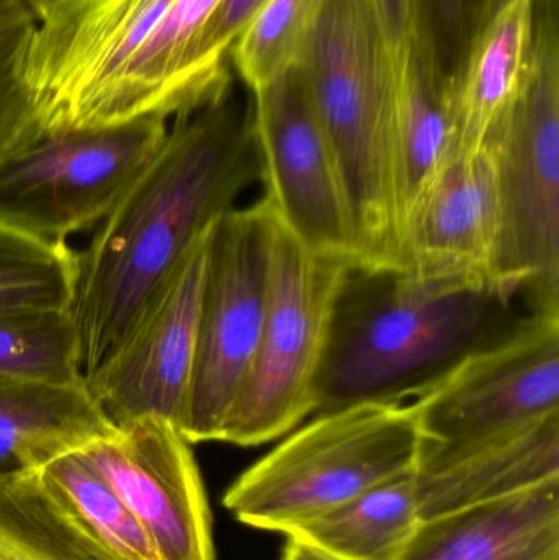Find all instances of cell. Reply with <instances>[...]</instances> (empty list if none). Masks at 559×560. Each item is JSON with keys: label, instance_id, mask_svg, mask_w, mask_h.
Here are the masks:
<instances>
[{"label": "cell", "instance_id": "cell-1", "mask_svg": "<svg viewBox=\"0 0 559 560\" xmlns=\"http://www.w3.org/2000/svg\"><path fill=\"white\" fill-rule=\"evenodd\" d=\"M261 180L252 112L230 94L180 115L78 253L71 312L84 378L120 346L197 240Z\"/></svg>", "mask_w": 559, "mask_h": 560}, {"label": "cell", "instance_id": "cell-2", "mask_svg": "<svg viewBox=\"0 0 559 560\" xmlns=\"http://www.w3.org/2000/svg\"><path fill=\"white\" fill-rule=\"evenodd\" d=\"M488 283L353 269L341 290L315 413L406 404L517 323Z\"/></svg>", "mask_w": 559, "mask_h": 560}, {"label": "cell", "instance_id": "cell-3", "mask_svg": "<svg viewBox=\"0 0 559 560\" xmlns=\"http://www.w3.org/2000/svg\"><path fill=\"white\" fill-rule=\"evenodd\" d=\"M294 66L337 163L358 269L399 271L397 58L370 0H322Z\"/></svg>", "mask_w": 559, "mask_h": 560}, {"label": "cell", "instance_id": "cell-4", "mask_svg": "<svg viewBox=\"0 0 559 560\" xmlns=\"http://www.w3.org/2000/svg\"><path fill=\"white\" fill-rule=\"evenodd\" d=\"M486 148L494 160V280L531 312L559 313V0H532L524 84Z\"/></svg>", "mask_w": 559, "mask_h": 560}, {"label": "cell", "instance_id": "cell-5", "mask_svg": "<svg viewBox=\"0 0 559 560\" xmlns=\"http://www.w3.org/2000/svg\"><path fill=\"white\" fill-rule=\"evenodd\" d=\"M223 495L243 525L288 535L360 493L416 470L422 434L410 404L312 415Z\"/></svg>", "mask_w": 559, "mask_h": 560}, {"label": "cell", "instance_id": "cell-6", "mask_svg": "<svg viewBox=\"0 0 559 560\" xmlns=\"http://www.w3.org/2000/svg\"><path fill=\"white\" fill-rule=\"evenodd\" d=\"M353 269L345 259L305 246L272 213L265 322L222 443L261 446L315 413L335 312Z\"/></svg>", "mask_w": 559, "mask_h": 560}, {"label": "cell", "instance_id": "cell-7", "mask_svg": "<svg viewBox=\"0 0 559 560\" xmlns=\"http://www.w3.org/2000/svg\"><path fill=\"white\" fill-rule=\"evenodd\" d=\"M416 469L501 443L559 413V313L531 312L412 401Z\"/></svg>", "mask_w": 559, "mask_h": 560}, {"label": "cell", "instance_id": "cell-8", "mask_svg": "<svg viewBox=\"0 0 559 560\" xmlns=\"http://www.w3.org/2000/svg\"><path fill=\"white\" fill-rule=\"evenodd\" d=\"M272 212L265 197L217 220L200 305L196 361L179 431L220 441L248 377L268 305Z\"/></svg>", "mask_w": 559, "mask_h": 560}, {"label": "cell", "instance_id": "cell-9", "mask_svg": "<svg viewBox=\"0 0 559 560\" xmlns=\"http://www.w3.org/2000/svg\"><path fill=\"white\" fill-rule=\"evenodd\" d=\"M166 120L48 135L0 166V222L66 243L101 225L153 160Z\"/></svg>", "mask_w": 559, "mask_h": 560}, {"label": "cell", "instance_id": "cell-10", "mask_svg": "<svg viewBox=\"0 0 559 560\" xmlns=\"http://www.w3.org/2000/svg\"><path fill=\"white\" fill-rule=\"evenodd\" d=\"M266 202L305 246L357 265L353 222L327 135L298 66L252 91Z\"/></svg>", "mask_w": 559, "mask_h": 560}, {"label": "cell", "instance_id": "cell-11", "mask_svg": "<svg viewBox=\"0 0 559 560\" xmlns=\"http://www.w3.org/2000/svg\"><path fill=\"white\" fill-rule=\"evenodd\" d=\"M213 225L197 240L110 358L84 378L89 394L117 430L148 417L163 418L179 430L196 361Z\"/></svg>", "mask_w": 559, "mask_h": 560}, {"label": "cell", "instance_id": "cell-12", "mask_svg": "<svg viewBox=\"0 0 559 560\" xmlns=\"http://www.w3.org/2000/svg\"><path fill=\"white\" fill-rule=\"evenodd\" d=\"M190 446L176 424L148 417L82 450L133 513L158 560H216L212 515Z\"/></svg>", "mask_w": 559, "mask_h": 560}, {"label": "cell", "instance_id": "cell-13", "mask_svg": "<svg viewBox=\"0 0 559 560\" xmlns=\"http://www.w3.org/2000/svg\"><path fill=\"white\" fill-rule=\"evenodd\" d=\"M498 238L491 151L485 147L478 153L453 154L407 213L399 271L476 280L499 290L494 280Z\"/></svg>", "mask_w": 559, "mask_h": 560}, {"label": "cell", "instance_id": "cell-14", "mask_svg": "<svg viewBox=\"0 0 559 560\" xmlns=\"http://www.w3.org/2000/svg\"><path fill=\"white\" fill-rule=\"evenodd\" d=\"M396 560H559V479L427 520Z\"/></svg>", "mask_w": 559, "mask_h": 560}, {"label": "cell", "instance_id": "cell-15", "mask_svg": "<svg viewBox=\"0 0 559 560\" xmlns=\"http://www.w3.org/2000/svg\"><path fill=\"white\" fill-rule=\"evenodd\" d=\"M559 479V413L501 443L414 470L420 520L504 499Z\"/></svg>", "mask_w": 559, "mask_h": 560}, {"label": "cell", "instance_id": "cell-16", "mask_svg": "<svg viewBox=\"0 0 559 560\" xmlns=\"http://www.w3.org/2000/svg\"><path fill=\"white\" fill-rule=\"evenodd\" d=\"M117 428L84 384L0 377V476L42 470Z\"/></svg>", "mask_w": 559, "mask_h": 560}, {"label": "cell", "instance_id": "cell-17", "mask_svg": "<svg viewBox=\"0 0 559 560\" xmlns=\"http://www.w3.org/2000/svg\"><path fill=\"white\" fill-rule=\"evenodd\" d=\"M532 42V0H514L469 56L450 97L455 153L488 144L524 84Z\"/></svg>", "mask_w": 559, "mask_h": 560}, {"label": "cell", "instance_id": "cell-18", "mask_svg": "<svg viewBox=\"0 0 559 560\" xmlns=\"http://www.w3.org/2000/svg\"><path fill=\"white\" fill-rule=\"evenodd\" d=\"M455 153L450 95L412 43L397 58L396 156L400 220Z\"/></svg>", "mask_w": 559, "mask_h": 560}, {"label": "cell", "instance_id": "cell-19", "mask_svg": "<svg viewBox=\"0 0 559 560\" xmlns=\"http://www.w3.org/2000/svg\"><path fill=\"white\" fill-rule=\"evenodd\" d=\"M414 472L387 480L292 529L341 560H396L419 528Z\"/></svg>", "mask_w": 559, "mask_h": 560}, {"label": "cell", "instance_id": "cell-20", "mask_svg": "<svg viewBox=\"0 0 559 560\" xmlns=\"http://www.w3.org/2000/svg\"><path fill=\"white\" fill-rule=\"evenodd\" d=\"M0 560H124L56 499L39 470L0 476Z\"/></svg>", "mask_w": 559, "mask_h": 560}, {"label": "cell", "instance_id": "cell-21", "mask_svg": "<svg viewBox=\"0 0 559 560\" xmlns=\"http://www.w3.org/2000/svg\"><path fill=\"white\" fill-rule=\"evenodd\" d=\"M39 472L56 499L108 551L124 560H158L133 513L84 451L65 454Z\"/></svg>", "mask_w": 559, "mask_h": 560}, {"label": "cell", "instance_id": "cell-22", "mask_svg": "<svg viewBox=\"0 0 559 560\" xmlns=\"http://www.w3.org/2000/svg\"><path fill=\"white\" fill-rule=\"evenodd\" d=\"M0 377L84 384L69 308L0 313Z\"/></svg>", "mask_w": 559, "mask_h": 560}, {"label": "cell", "instance_id": "cell-23", "mask_svg": "<svg viewBox=\"0 0 559 560\" xmlns=\"http://www.w3.org/2000/svg\"><path fill=\"white\" fill-rule=\"evenodd\" d=\"M78 253L0 222V313L69 308Z\"/></svg>", "mask_w": 559, "mask_h": 560}, {"label": "cell", "instance_id": "cell-24", "mask_svg": "<svg viewBox=\"0 0 559 560\" xmlns=\"http://www.w3.org/2000/svg\"><path fill=\"white\" fill-rule=\"evenodd\" d=\"M514 0H412L410 43L452 97L469 56Z\"/></svg>", "mask_w": 559, "mask_h": 560}, {"label": "cell", "instance_id": "cell-25", "mask_svg": "<svg viewBox=\"0 0 559 560\" xmlns=\"http://www.w3.org/2000/svg\"><path fill=\"white\" fill-rule=\"evenodd\" d=\"M321 2L266 0L230 51L249 91L268 84L295 65Z\"/></svg>", "mask_w": 559, "mask_h": 560}, {"label": "cell", "instance_id": "cell-26", "mask_svg": "<svg viewBox=\"0 0 559 560\" xmlns=\"http://www.w3.org/2000/svg\"><path fill=\"white\" fill-rule=\"evenodd\" d=\"M35 23L0 32V166L46 137L23 81V59Z\"/></svg>", "mask_w": 559, "mask_h": 560}, {"label": "cell", "instance_id": "cell-27", "mask_svg": "<svg viewBox=\"0 0 559 560\" xmlns=\"http://www.w3.org/2000/svg\"><path fill=\"white\" fill-rule=\"evenodd\" d=\"M265 3L266 0H219L207 20L193 59L194 85L207 105L230 94L226 58Z\"/></svg>", "mask_w": 559, "mask_h": 560}, {"label": "cell", "instance_id": "cell-28", "mask_svg": "<svg viewBox=\"0 0 559 560\" xmlns=\"http://www.w3.org/2000/svg\"><path fill=\"white\" fill-rule=\"evenodd\" d=\"M374 16L396 58L412 36V0H370Z\"/></svg>", "mask_w": 559, "mask_h": 560}, {"label": "cell", "instance_id": "cell-29", "mask_svg": "<svg viewBox=\"0 0 559 560\" xmlns=\"http://www.w3.org/2000/svg\"><path fill=\"white\" fill-rule=\"evenodd\" d=\"M286 538L288 541H286L281 560H341L304 539L295 536H286Z\"/></svg>", "mask_w": 559, "mask_h": 560}, {"label": "cell", "instance_id": "cell-30", "mask_svg": "<svg viewBox=\"0 0 559 560\" xmlns=\"http://www.w3.org/2000/svg\"><path fill=\"white\" fill-rule=\"evenodd\" d=\"M28 22L36 20L23 0H0V32Z\"/></svg>", "mask_w": 559, "mask_h": 560}, {"label": "cell", "instance_id": "cell-31", "mask_svg": "<svg viewBox=\"0 0 559 560\" xmlns=\"http://www.w3.org/2000/svg\"><path fill=\"white\" fill-rule=\"evenodd\" d=\"M23 2H25L26 7L32 10L36 22H39V20L49 12V9H51L58 0H23Z\"/></svg>", "mask_w": 559, "mask_h": 560}]
</instances>
